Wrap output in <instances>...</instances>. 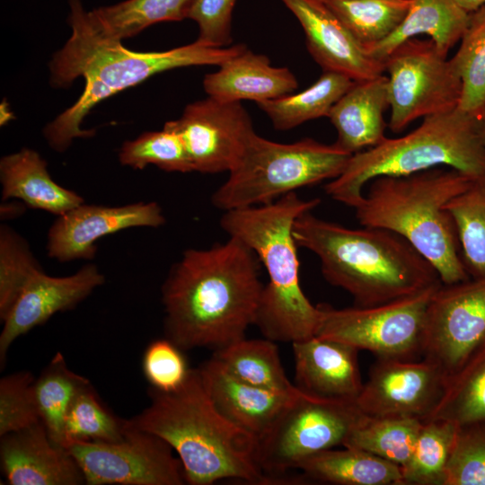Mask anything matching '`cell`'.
<instances>
[{
    "label": "cell",
    "mask_w": 485,
    "mask_h": 485,
    "mask_svg": "<svg viewBox=\"0 0 485 485\" xmlns=\"http://www.w3.org/2000/svg\"><path fill=\"white\" fill-rule=\"evenodd\" d=\"M260 261L240 239L188 249L162 287L166 338L182 350L214 351L245 338L264 285Z\"/></svg>",
    "instance_id": "1"
},
{
    "label": "cell",
    "mask_w": 485,
    "mask_h": 485,
    "mask_svg": "<svg viewBox=\"0 0 485 485\" xmlns=\"http://www.w3.org/2000/svg\"><path fill=\"white\" fill-rule=\"evenodd\" d=\"M458 425L430 419L423 421L413 454L401 467L402 485H442Z\"/></svg>",
    "instance_id": "36"
},
{
    "label": "cell",
    "mask_w": 485,
    "mask_h": 485,
    "mask_svg": "<svg viewBox=\"0 0 485 485\" xmlns=\"http://www.w3.org/2000/svg\"><path fill=\"white\" fill-rule=\"evenodd\" d=\"M183 351L168 338L155 340L147 346L142 367L152 388L170 392L185 383L191 368L188 366Z\"/></svg>",
    "instance_id": "42"
},
{
    "label": "cell",
    "mask_w": 485,
    "mask_h": 485,
    "mask_svg": "<svg viewBox=\"0 0 485 485\" xmlns=\"http://www.w3.org/2000/svg\"><path fill=\"white\" fill-rule=\"evenodd\" d=\"M203 384L216 409L258 440L302 392H280L247 384L231 375L215 357L198 368Z\"/></svg>",
    "instance_id": "21"
},
{
    "label": "cell",
    "mask_w": 485,
    "mask_h": 485,
    "mask_svg": "<svg viewBox=\"0 0 485 485\" xmlns=\"http://www.w3.org/2000/svg\"><path fill=\"white\" fill-rule=\"evenodd\" d=\"M126 420L113 415L89 384L75 398L67 412L63 446L71 441H117L123 437Z\"/></svg>",
    "instance_id": "37"
},
{
    "label": "cell",
    "mask_w": 485,
    "mask_h": 485,
    "mask_svg": "<svg viewBox=\"0 0 485 485\" xmlns=\"http://www.w3.org/2000/svg\"><path fill=\"white\" fill-rule=\"evenodd\" d=\"M442 282L375 306L334 308L318 304L315 336L367 350L377 358H421L428 304Z\"/></svg>",
    "instance_id": "9"
},
{
    "label": "cell",
    "mask_w": 485,
    "mask_h": 485,
    "mask_svg": "<svg viewBox=\"0 0 485 485\" xmlns=\"http://www.w3.org/2000/svg\"><path fill=\"white\" fill-rule=\"evenodd\" d=\"M430 419L450 420L458 426L485 419V341L447 380Z\"/></svg>",
    "instance_id": "32"
},
{
    "label": "cell",
    "mask_w": 485,
    "mask_h": 485,
    "mask_svg": "<svg viewBox=\"0 0 485 485\" xmlns=\"http://www.w3.org/2000/svg\"><path fill=\"white\" fill-rule=\"evenodd\" d=\"M447 379L431 362L378 358L356 401L372 418H410L421 421L433 415L445 393Z\"/></svg>",
    "instance_id": "15"
},
{
    "label": "cell",
    "mask_w": 485,
    "mask_h": 485,
    "mask_svg": "<svg viewBox=\"0 0 485 485\" xmlns=\"http://www.w3.org/2000/svg\"><path fill=\"white\" fill-rule=\"evenodd\" d=\"M482 137H483V141H484V144H485V117L483 118L482 119Z\"/></svg>",
    "instance_id": "46"
},
{
    "label": "cell",
    "mask_w": 485,
    "mask_h": 485,
    "mask_svg": "<svg viewBox=\"0 0 485 485\" xmlns=\"http://www.w3.org/2000/svg\"><path fill=\"white\" fill-rule=\"evenodd\" d=\"M484 117L459 108L428 116L410 133L398 138L385 137L380 144L352 154L343 172L326 184L325 192L355 208L364 196L365 186L380 176H405L445 166L472 179L483 177Z\"/></svg>",
    "instance_id": "7"
},
{
    "label": "cell",
    "mask_w": 485,
    "mask_h": 485,
    "mask_svg": "<svg viewBox=\"0 0 485 485\" xmlns=\"http://www.w3.org/2000/svg\"><path fill=\"white\" fill-rule=\"evenodd\" d=\"M89 384L88 379L67 367L61 353H57L35 379L34 394L41 422L57 443L63 444L65 420L72 402Z\"/></svg>",
    "instance_id": "33"
},
{
    "label": "cell",
    "mask_w": 485,
    "mask_h": 485,
    "mask_svg": "<svg viewBox=\"0 0 485 485\" xmlns=\"http://www.w3.org/2000/svg\"><path fill=\"white\" fill-rule=\"evenodd\" d=\"M20 209H23V207H19V205L15 203H12V210L10 204L8 206H1V216L4 218H12L17 216L19 214L22 213V211H20Z\"/></svg>",
    "instance_id": "45"
},
{
    "label": "cell",
    "mask_w": 485,
    "mask_h": 485,
    "mask_svg": "<svg viewBox=\"0 0 485 485\" xmlns=\"http://www.w3.org/2000/svg\"><path fill=\"white\" fill-rule=\"evenodd\" d=\"M442 485H485V419L458 426Z\"/></svg>",
    "instance_id": "40"
},
{
    "label": "cell",
    "mask_w": 485,
    "mask_h": 485,
    "mask_svg": "<svg viewBox=\"0 0 485 485\" xmlns=\"http://www.w3.org/2000/svg\"><path fill=\"white\" fill-rule=\"evenodd\" d=\"M320 203L291 192L269 204L225 211L220 220L222 229L247 244L267 271L254 325L275 342L301 341L317 331L320 310L301 287L293 229L301 215Z\"/></svg>",
    "instance_id": "5"
},
{
    "label": "cell",
    "mask_w": 485,
    "mask_h": 485,
    "mask_svg": "<svg viewBox=\"0 0 485 485\" xmlns=\"http://www.w3.org/2000/svg\"><path fill=\"white\" fill-rule=\"evenodd\" d=\"M281 1L300 22L307 49L323 71L339 73L353 81L383 75L384 63L372 57L323 3Z\"/></svg>",
    "instance_id": "18"
},
{
    "label": "cell",
    "mask_w": 485,
    "mask_h": 485,
    "mask_svg": "<svg viewBox=\"0 0 485 485\" xmlns=\"http://www.w3.org/2000/svg\"><path fill=\"white\" fill-rule=\"evenodd\" d=\"M470 22V13L454 0H411L408 14L399 27L384 40L365 48L375 59L385 57L401 43L419 34H427L437 50L447 56L461 40Z\"/></svg>",
    "instance_id": "25"
},
{
    "label": "cell",
    "mask_w": 485,
    "mask_h": 485,
    "mask_svg": "<svg viewBox=\"0 0 485 485\" xmlns=\"http://www.w3.org/2000/svg\"><path fill=\"white\" fill-rule=\"evenodd\" d=\"M422 423L410 418L365 415L351 430L343 446L361 449L401 468L413 454Z\"/></svg>",
    "instance_id": "30"
},
{
    "label": "cell",
    "mask_w": 485,
    "mask_h": 485,
    "mask_svg": "<svg viewBox=\"0 0 485 485\" xmlns=\"http://www.w3.org/2000/svg\"><path fill=\"white\" fill-rule=\"evenodd\" d=\"M299 247L313 252L325 280L347 291L355 305L368 307L416 294L442 282L408 241L384 228H348L312 211L294 225Z\"/></svg>",
    "instance_id": "3"
},
{
    "label": "cell",
    "mask_w": 485,
    "mask_h": 485,
    "mask_svg": "<svg viewBox=\"0 0 485 485\" xmlns=\"http://www.w3.org/2000/svg\"><path fill=\"white\" fill-rule=\"evenodd\" d=\"M316 1L321 2V3H323V2L326 1V0H316Z\"/></svg>",
    "instance_id": "47"
},
{
    "label": "cell",
    "mask_w": 485,
    "mask_h": 485,
    "mask_svg": "<svg viewBox=\"0 0 485 485\" xmlns=\"http://www.w3.org/2000/svg\"><path fill=\"white\" fill-rule=\"evenodd\" d=\"M474 179L440 166L405 176H380L355 207L362 226L390 230L408 241L439 275L443 284L471 277L467 273L454 220L445 207Z\"/></svg>",
    "instance_id": "6"
},
{
    "label": "cell",
    "mask_w": 485,
    "mask_h": 485,
    "mask_svg": "<svg viewBox=\"0 0 485 485\" xmlns=\"http://www.w3.org/2000/svg\"><path fill=\"white\" fill-rule=\"evenodd\" d=\"M313 481L340 485H402L401 469L361 449L343 446L313 454L298 466Z\"/></svg>",
    "instance_id": "26"
},
{
    "label": "cell",
    "mask_w": 485,
    "mask_h": 485,
    "mask_svg": "<svg viewBox=\"0 0 485 485\" xmlns=\"http://www.w3.org/2000/svg\"><path fill=\"white\" fill-rule=\"evenodd\" d=\"M165 222L156 202L107 207L81 204L59 216L48 232L47 253L58 261L91 260L101 237L132 227H158Z\"/></svg>",
    "instance_id": "16"
},
{
    "label": "cell",
    "mask_w": 485,
    "mask_h": 485,
    "mask_svg": "<svg viewBox=\"0 0 485 485\" xmlns=\"http://www.w3.org/2000/svg\"><path fill=\"white\" fill-rule=\"evenodd\" d=\"M0 457L11 485L85 483L75 458L51 438L42 422L1 436Z\"/></svg>",
    "instance_id": "19"
},
{
    "label": "cell",
    "mask_w": 485,
    "mask_h": 485,
    "mask_svg": "<svg viewBox=\"0 0 485 485\" xmlns=\"http://www.w3.org/2000/svg\"><path fill=\"white\" fill-rule=\"evenodd\" d=\"M43 270L28 242L8 225L0 228V318L3 321L18 296Z\"/></svg>",
    "instance_id": "39"
},
{
    "label": "cell",
    "mask_w": 485,
    "mask_h": 485,
    "mask_svg": "<svg viewBox=\"0 0 485 485\" xmlns=\"http://www.w3.org/2000/svg\"><path fill=\"white\" fill-rule=\"evenodd\" d=\"M163 127L179 135L193 171L202 173L229 172L255 133L241 102L209 96L188 104L179 119Z\"/></svg>",
    "instance_id": "14"
},
{
    "label": "cell",
    "mask_w": 485,
    "mask_h": 485,
    "mask_svg": "<svg viewBox=\"0 0 485 485\" xmlns=\"http://www.w3.org/2000/svg\"><path fill=\"white\" fill-rule=\"evenodd\" d=\"M323 4L367 48L399 27L409 13L411 0H326Z\"/></svg>",
    "instance_id": "31"
},
{
    "label": "cell",
    "mask_w": 485,
    "mask_h": 485,
    "mask_svg": "<svg viewBox=\"0 0 485 485\" xmlns=\"http://www.w3.org/2000/svg\"><path fill=\"white\" fill-rule=\"evenodd\" d=\"M295 385L319 398L356 402L364 383L358 349L348 344L313 336L292 343Z\"/></svg>",
    "instance_id": "20"
},
{
    "label": "cell",
    "mask_w": 485,
    "mask_h": 485,
    "mask_svg": "<svg viewBox=\"0 0 485 485\" xmlns=\"http://www.w3.org/2000/svg\"><path fill=\"white\" fill-rule=\"evenodd\" d=\"M237 0H194L187 18L198 27L196 40L213 47H227L233 41L232 14Z\"/></svg>",
    "instance_id": "43"
},
{
    "label": "cell",
    "mask_w": 485,
    "mask_h": 485,
    "mask_svg": "<svg viewBox=\"0 0 485 485\" xmlns=\"http://www.w3.org/2000/svg\"><path fill=\"white\" fill-rule=\"evenodd\" d=\"M353 83L344 75L323 71L305 90L257 104L276 129L288 130L306 121L328 117L332 106Z\"/></svg>",
    "instance_id": "28"
},
{
    "label": "cell",
    "mask_w": 485,
    "mask_h": 485,
    "mask_svg": "<svg viewBox=\"0 0 485 485\" xmlns=\"http://www.w3.org/2000/svg\"><path fill=\"white\" fill-rule=\"evenodd\" d=\"M119 160L121 164L138 170L154 164L166 172H193L181 137L165 127L161 131L145 132L134 140L125 141Z\"/></svg>",
    "instance_id": "38"
},
{
    "label": "cell",
    "mask_w": 485,
    "mask_h": 485,
    "mask_svg": "<svg viewBox=\"0 0 485 485\" xmlns=\"http://www.w3.org/2000/svg\"><path fill=\"white\" fill-rule=\"evenodd\" d=\"M485 341V276L441 284L427 310L421 358L448 380Z\"/></svg>",
    "instance_id": "13"
},
{
    "label": "cell",
    "mask_w": 485,
    "mask_h": 485,
    "mask_svg": "<svg viewBox=\"0 0 485 485\" xmlns=\"http://www.w3.org/2000/svg\"><path fill=\"white\" fill-rule=\"evenodd\" d=\"M388 107L387 76L354 81L328 115L338 134L334 144L351 154L380 144L385 139Z\"/></svg>",
    "instance_id": "23"
},
{
    "label": "cell",
    "mask_w": 485,
    "mask_h": 485,
    "mask_svg": "<svg viewBox=\"0 0 485 485\" xmlns=\"http://www.w3.org/2000/svg\"><path fill=\"white\" fill-rule=\"evenodd\" d=\"M68 4L72 32L49 61L50 84L68 87L81 77L84 87L78 100L44 128L48 144L57 152L66 151L75 138L94 134L82 129L81 124L101 101L161 72L193 66H219L247 48L243 44L213 47L195 40L165 51H132L120 40L99 34L89 23L81 0H68Z\"/></svg>",
    "instance_id": "2"
},
{
    "label": "cell",
    "mask_w": 485,
    "mask_h": 485,
    "mask_svg": "<svg viewBox=\"0 0 485 485\" xmlns=\"http://www.w3.org/2000/svg\"><path fill=\"white\" fill-rule=\"evenodd\" d=\"M152 402L128 419L163 439L177 453L186 483L210 485L225 479L269 483L258 462V439L216 409L198 368L176 391L149 392Z\"/></svg>",
    "instance_id": "4"
},
{
    "label": "cell",
    "mask_w": 485,
    "mask_h": 485,
    "mask_svg": "<svg viewBox=\"0 0 485 485\" xmlns=\"http://www.w3.org/2000/svg\"><path fill=\"white\" fill-rule=\"evenodd\" d=\"M384 65L391 108L388 127L392 132H401L419 118L458 108L462 81L431 40L403 41Z\"/></svg>",
    "instance_id": "11"
},
{
    "label": "cell",
    "mask_w": 485,
    "mask_h": 485,
    "mask_svg": "<svg viewBox=\"0 0 485 485\" xmlns=\"http://www.w3.org/2000/svg\"><path fill=\"white\" fill-rule=\"evenodd\" d=\"M364 416L356 402L302 392L258 440V462L269 483L309 456L343 446Z\"/></svg>",
    "instance_id": "10"
},
{
    "label": "cell",
    "mask_w": 485,
    "mask_h": 485,
    "mask_svg": "<svg viewBox=\"0 0 485 485\" xmlns=\"http://www.w3.org/2000/svg\"><path fill=\"white\" fill-rule=\"evenodd\" d=\"M35 378L22 371L0 381V436L41 422L35 394Z\"/></svg>",
    "instance_id": "41"
},
{
    "label": "cell",
    "mask_w": 485,
    "mask_h": 485,
    "mask_svg": "<svg viewBox=\"0 0 485 485\" xmlns=\"http://www.w3.org/2000/svg\"><path fill=\"white\" fill-rule=\"evenodd\" d=\"M104 281L103 274L93 263L66 277H51L43 270L36 273L3 320L1 363L17 338L43 324L56 313L74 308Z\"/></svg>",
    "instance_id": "17"
},
{
    "label": "cell",
    "mask_w": 485,
    "mask_h": 485,
    "mask_svg": "<svg viewBox=\"0 0 485 485\" xmlns=\"http://www.w3.org/2000/svg\"><path fill=\"white\" fill-rule=\"evenodd\" d=\"M78 463L88 485H182L179 457L163 439L126 420L117 441H71L64 445Z\"/></svg>",
    "instance_id": "12"
},
{
    "label": "cell",
    "mask_w": 485,
    "mask_h": 485,
    "mask_svg": "<svg viewBox=\"0 0 485 485\" xmlns=\"http://www.w3.org/2000/svg\"><path fill=\"white\" fill-rule=\"evenodd\" d=\"M212 357L231 375L251 385L280 392L298 389L287 376L276 342L269 339L243 338L214 351Z\"/></svg>",
    "instance_id": "29"
},
{
    "label": "cell",
    "mask_w": 485,
    "mask_h": 485,
    "mask_svg": "<svg viewBox=\"0 0 485 485\" xmlns=\"http://www.w3.org/2000/svg\"><path fill=\"white\" fill-rule=\"evenodd\" d=\"M445 207L454 220L467 273L485 276V176L474 179Z\"/></svg>",
    "instance_id": "35"
},
{
    "label": "cell",
    "mask_w": 485,
    "mask_h": 485,
    "mask_svg": "<svg viewBox=\"0 0 485 485\" xmlns=\"http://www.w3.org/2000/svg\"><path fill=\"white\" fill-rule=\"evenodd\" d=\"M194 0H125L86 12L91 26L101 36L122 41L161 22L187 18Z\"/></svg>",
    "instance_id": "27"
},
{
    "label": "cell",
    "mask_w": 485,
    "mask_h": 485,
    "mask_svg": "<svg viewBox=\"0 0 485 485\" xmlns=\"http://www.w3.org/2000/svg\"><path fill=\"white\" fill-rule=\"evenodd\" d=\"M0 181L3 201L17 198L57 216L84 203L81 196L51 178L47 162L30 148L2 157Z\"/></svg>",
    "instance_id": "24"
},
{
    "label": "cell",
    "mask_w": 485,
    "mask_h": 485,
    "mask_svg": "<svg viewBox=\"0 0 485 485\" xmlns=\"http://www.w3.org/2000/svg\"><path fill=\"white\" fill-rule=\"evenodd\" d=\"M451 66L462 81L458 108L467 113L485 116V4L470 13L469 24Z\"/></svg>",
    "instance_id": "34"
},
{
    "label": "cell",
    "mask_w": 485,
    "mask_h": 485,
    "mask_svg": "<svg viewBox=\"0 0 485 485\" xmlns=\"http://www.w3.org/2000/svg\"><path fill=\"white\" fill-rule=\"evenodd\" d=\"M203 87L207 96L216 100L259 103L292 93L298 82L287 67L273 66L267 56L246 48L217 71L207 74Z\"/></svg>",
    "instance_id": "22"
},
{
    "label": "cell",
    "mask_w": 485,
    "mask_h": 485,
    "mask_svg": "<svg viewBox=\"0 0 485 485\" xmlns=\"http://www.w3.org/2000/svg\"><path fill=\"white\" fill-rule=\"evenodd\" d=\"M455 4L468 13H472L485 4V0H454Z\"/></svg>",
    "instance_id": "44"
},
{
    "label": "cell",
    "mask_w": 485,
    "mask_h": 485,
    "mask_svg": "<svg viewBox=\"0 0 485 485\" xmlns=\"http://www.w3.org/2000/svg\"><path fill=\"white\" fill-rule=\"evenodd\" d=\"M351 156L335 144L312 138L281 144L255 132L211 201L223 211L269 204L297 189L336 179Z\"/></svg>",
    "instance_id": "8"
}]
</instances>
